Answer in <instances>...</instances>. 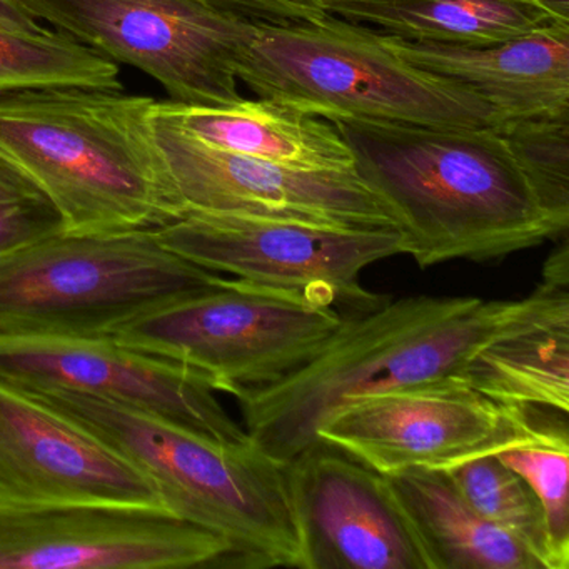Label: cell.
Returning <instances> with one entry per match:
<instances>
[{
	"label": "cell",
	"mask_w": 569,
	"mask_h": 569,
	"mask_svg": "<svg viewBox=\"0 0 569 569\" xmlns=\"http://www.w3.org/2000/svg\"><path fill=\"white\" fill-rule=\"evenodd\" d=\"M569 305V282L542 278L519 301L412 296L345 316L308 365L264 388L236 392L252 445L288 466L319 445L318 429L355 399L456 378L499 336Z\"/></svg>",
	"instance_id": "6da1fadb"
},
{
	"label": "cell",
	"mask_w": 569,
	"mask_h": 569,
	"mask_svg": "<svg viewBox=\"0 0 569 569\" xmlns=\"http://www.w3.org/2000/svg\"><path fill=\"white\" fill-rule=\"evenodd\" d=\"M352 169L389 209L421 269L502 259L566 234L492 128L336 119Z\"/></svg>",
	"instance_id": "7a4b0ae2"
},
{
	"label": "cell",
	"mask_w": 569,
	"mask_h": 569,
	"mask_svg": "<svg viewBox=\"0 0 569 569\" xmlns=\"http://www.w3.org/2000/svg\"><path fill=\"white\" fill-rule=\"evenodd\" d=\"M154 99L44 88L0 94V149L48 194L66 231H159L186 214L156 139Z\"/></svg>",
	"instance_id": "3957f363"
},
{
	"label": "cell",
	"mask_w": 569,
	"mask_h": 569,
	"mask_svg": "<svg viewBox=\"0 0 569 569\" xmlns=\"http://www.w3.org/2000/svg\"><path fill=\"white\" fill-rule=\"evenodd\" d=\"M16 386L88 429L148 476L169 511L222 536L234 555L232 568L301 569L288 471L252 441H218L72 389Z\"/></svg>",
	"instance_id": "277c9868"
},
{
	"label": "cell",
	"mask_w": 569,
	"mask_h": 569,
	"mask_svg": "<svg viewBox=\"0 0 569 569\" xmlns=\"http://www.w3.org/2000/svg\"><path fill=\"white\" fill-rule=\"evenodd\" d=\"M238 79L261 99L326 121L362 119L428 128H498L501 119L459 82L409 64L379 32L326 16L258 22Z\"/></svg>",
	"instance_id": "5b68a950"
},
{
	"label": "cell",
	"mask_w": 569,
	"mask_h": 569,
	"mask_svg": "<svg viewBox=\"0 0 569 569\" xmlns=\"http://www.w3.org/2000/svg\"><path fill=\"white\" fill-rule=\"evenodd\" d=\"M221 278L151 229L59 232L0 258V338H111Z\"/></svg>",
	"instance_id": "8992f818"
},
{
	"label": "cell",
	"mask_w": 569,
	"mask_h": 569,
	"mask_svg": "<svg viewBox=\"0 0 569 569\" xmlns=\"http://www.w3.org/2000/svg\"><path fill=\"white\" fill-rule=\"evenodd\" d=\"M345 316L295 289L221 278L211 288L126 322L121 345L181 362L219 392L264 388L308 365L341 329Z\"/></svg>",
	"instance_id": "52a82bcc"
},
{
	"label": "cell",
	"mask_w": 569,
	"mask_h": 569,
	"mask_svg": "<svg viewBox=\"0 0 569 569\" xmlns=\"http://www.w3.org/2000/svg\"><path fill=\"white\" fill-rule=\"evenodd\" d=\"M36 19L151 76L189 106H234L258 22L208 0H19Z\"/></svg>",
	"instance_id": "ba28073f"
},
{
	"label": "cell",
	"mask_w": 569,
	"mask_h": 569,
	"mask_svg": "<svg viewBox=\"0 0 569 569\" xmlns=\"http://www.w3.org/2000/svg\"><path fill=\"white\" fill-rule=\"evenodd\" d=\"M171 251L209 271L322 299L342 316L388 302L361 284L366 268L402 254L399 229H349L282 219L188 212L159 229Z\"/></svg>",
	"instance_id": "9c48e42d"
},
{
	"label": "cell",
	"mask_w": 569,
	"mask_h": 569,
	"mask_svg": "<svg viewBox=\"0 0 569 569\" xmlns=\"http://www.w3.org/2000/svg\"><path fill=\"white\" fill-rule=\"evenodd\" d=\"M222 536L164 506L0 496V569L232 568Z\"/></svg>",
	"instance_id": "30bf717a"
},
{
	"label": "cell",
	"mask_w": 569,
	"mask_h": 569,
	"mask_svg": "<svg viewBox=\"0 0 569 569\" xmlns=\"http://www.w3.org/2000/svg\"><path fill=\"white\" fill-rule=\"evenodd\" d=\"M156 139L188 212L282 219L349 229H398L351 171L292 168L222 151L154 109Z\"/></svg>",
	"instance_id": "8fae6325"
},
{
	"label": "cell",
	"mask_w": 569,
	"mask_h": 569,
	"mask_svg": "<svg viewBox=\"0 0 569 569\" xmlns=\"http://www.w3.org/2000/svg\"><path fill=\"white\" fill-rule=\"evenodd\" d=\"M0 379L98 396L218 441H251L208 376L112 338H0Z\"/></svg>",
	"instance_id": "7c38bea8"
},
{
	"label": "cell",
	"mask_w": 569,
	"mask_h": 569,
	"mask_svg": "<svg viewBox=\"0 0 569 569\" xmlns=\"http://www.w3.org/2000/svg\"><path fill=\"white\" fill-rule=\"evenodd\" d=\"M506 406L458 378L355 399L318 429V441L378 475L446 469L488 451L506 426Z\"/></svg>",
	"instance_id": "4fadbf2b"
},
{
	"label": "cell",
	"mask_w": 569,
	"mask_h": 569,
	"mask_svg": "<svg viewBox=\"0 0 569 569\" xmlns=\"http://www.w3.org/2000/svg\"><path fill=\"white\" fill-rule=\"evenodd\" d=\"M301 569H432L386 476L319 442L286 466Z\"/></svg>",
	"instance_id": "5bb4252c"
},
{
	"label": "cell",
	"mask_w": 569,
	"mask_h": 569,
	"mask_svg": "<svg viewBox=\"0 0 569 569\" xmlns=\"http://www.w3.org/2000/svg\"><path fill=\"white\" fill-rule=\"evenodd\" d=\"M0 496L164 506L154 482L114 449L4 379Z\"/></svg>",
	"instance_id": "9a60e30c"
},
{
	"label": "cell",
	"mask_w": 569,
	"mask_h": 569,
	"mask_svg": "<svg viewBox=\"0 0 569 569\" xmlns=\"http://www.w3.org/2000/svg\"><path fill=\"white\" fill-rule=\"evenodd\" d=\"M409 64L451 79L491 106L502 122L569 114V24H548L486 46L402 41L379 34Z\"/></svg>",
	"instance_id": "2e32d148"
},
{
	"label": "cell",
	"mask_w": 569,
	"mask_h": 569,
	"mask_svg": "<svg viewBox=\"0 0 569 569\" xmlns=\"http://www.w3.org/2000/svg\"><path fill=\"white\" fill-rule=\"evenodd\" d=\"M158 111L206 144L292 168L351 171L352 156L331 121L261 99L234 106L158 102Z\"/></svg>",
	"instance_id": "e0dca14e"
},
{
	"label": "cell",
	"mask_w": 569,
	"mask_h": 569,
	"mask_svg": "<svg viewBox=\"0 0 569 569\" xmlns=\"http://www.w3.org/2000/svg\"><path fill=\"white\" fill-rule=\"evenodd\" d=\"M428 549L432 569H542L515 536L485 518L441 469L386 476Z\"/></svg>",
	"instance_id": "ac0fdd59"
},
{
	"label": "cell",
	"mask_w": 569,
	"mask_h": 569,
	"mask_svg": "<svg viewBox=\"0 0 569 569\" xmlns=\"http://www.w3.org/2000/svg\"><path fill=\"white\" fill-rule=\"evenodd\" d=\"M326 14L402 41L486 46L552 21L532 0H335Z\"/></svg>",
	"instance_id": "d6986e66"
},
{
	"label": "cell",
	"mask_w": 569,
	"mask_h": 569,
	"mask_svg": "<svg viewBox=\"0 0 569 569\" xmlns=\"http://www.w3.org/2000/svg\"><path fill=\"white\" fill-rule=\"evenodd\" d=\"M456 378L499 405L569 411V305L499 336Z\"/></svg>",
	"instance_id": "ffe728a7"
},
{
	"label": "cell",
	"mask_w": 569,
	"mask_h": 569,
	"mask_svg": "<svg viewBox=\"0 0 569 569\" xmlns=\"http://www.w3.org/2000/svg\"><path fill=\"white\" fill-rule=\"evenodd\" d=\"M506 406V405H505ZM508 419L488 452L521 476L545 511L552 568H569L568 411L506 406Z\"/></svg>",
	"instance_id": "44dd1931"
},
{
	"label": "cell",
	"mask_w": 569,
	"mask_h": 569,
	"mask_svg": "<svg viewBox=\"0 0 569 569\" xmlns=\"http://www.w3.org/2000/svg\"><path fill=\"white\" fill-rule=\"evenodd\" d=\"M44 88L122 91L114 61L61 31L0 29V94Z\"/></svg>",
	"instance_id": "7402d4cb"
},
{
	"label": "cell",
	"mask_w": 569,
	"mask_h": 569,
	"mask_svg": "<svg viewBox=\"0 0 569 569\" xmlns=\"http://www.w3.org/2000/svg\"><path fill=\"white\" fill-rule=\"evenodd\" d=\"M446 472L488 521L515 536L542 569H555L545 511L521 476L488 451L471 456Z\"/></svg>",
	"instance_id": "603a6c76"
},
{
	"label": "cell",
	"mask_w": 569,
	"mask_h": 569,
	"mask_svg": "<svg viewBox=\"0 0 569 569\" xmlns=\"http://www.w3.org/2000/svg\"><path fill=\"white\" fill-rule=\"evenodd\" d=\"M542 208L569 226V114L512 119L495 128Z\"/></svg>",
	"instance_id": "cb8c5ba5"
},
{
	"label": "cell",
	"mask_w": 569,
	"mask_h": 569,
	"mask_svg": "<svg viewBox=\"0 0 569 569\" xmlns=\"http://www.w3.org/2000/svg\"><path fill=\"white\" fill-rule=\"evenodd\" d=\"M64 231V219L48 194L0 149V258Z\"/></svg>",
	"instance_id": "d4e9b609"
},
{
	"label": "cell",
	"mask_w": 569,
	"mask_h": 569,
	"mask_svg": "<svg viewBox=\"0 0 569 569\" xmlns=\"http://www.w3.org/2000/svg\"><path fill=\"white\" fill-rule=\"evenodd\" d=\"M208 2L251 21L269 22V24L318 22L328 16L306 11L298 6L289 4L286 0H208Z\"/></svg>",
	"instance_id": "484cf974"
},
{
	"label": "cell",
	"mask_w": 569,
	"mask_h": 569,
	"mask_svg": "<svg viewBox=\"0 0 569 569\" xmlns=\"http://www.w3.org/2000/svg\"><path fill=\"white\" fill-rule=\"evenodd\" d=\"M0 29L22 34H42L48 31L19 0H0Z\"/></svg>",
	"instance_id": "4316f807"
},
{
	"label": "cell",
	"mask_w": 569,
	"mask_h": 569,
	"mask_svg": "<svg viewBox=\"0 0 569 569\" xmlns=\"http://www.w3.org/2000/svg\"><path fill=\"white\" fill-rule=\"evenodd\" d=\"M552 21L569 24V0H532Z\"/></svg>",
	"instance_id": "83f0119b"
},
{
	"label": "cell",
	"mask_w": 569,
	"mask_h": 569,
	"mask_svg": "<svg viewBox=\"0 0 569 569\" xmlns=\"http://www.w3.org/2000/svg\"><path fill=\"white\" fill-rule=\"evenodd\" d=\"M286 2L306 9V11L326 16V11H328L329 6H331L335 0H286Z\"/></svg>",
	"instance_id": "f1b7e54d"
}]
</instances>
